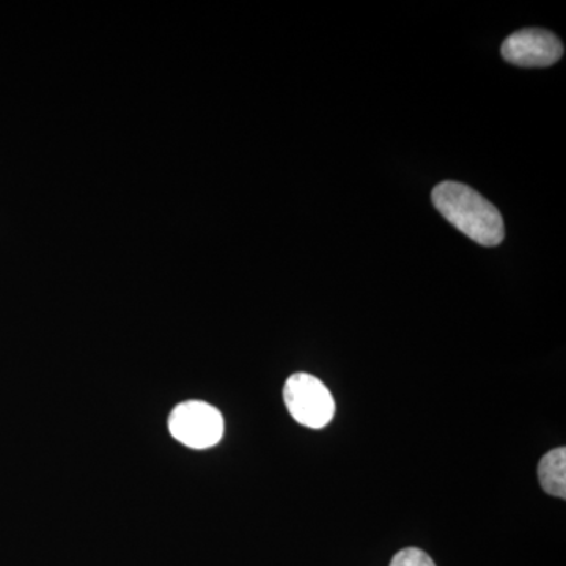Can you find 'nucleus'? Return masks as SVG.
Wrapping results in <instances>:
<instances>
[{
    "mask_svg": "<svg viewBox=\"0 0 566 566\" xmlns=\"http://www.w3.org/2000/svg\"><path fill=\"white\" fill-rule=\"evenodd\" d=\"M431 199L436 210L475 243L493 248L504 241L505 226L501 212L475 189L463 182L444 181L436 186Z\"/></svg>",
    "mask_w": 566,
    "mask_h": 566,
    "instance_id": "f257e3e1",
    "label": "nucleus"
},
{
    "mask_svg": "<svg viewBox=\"0 0 566 566\" xmlns=\"http://www.w3.org/2000/svg\"><path fill=\"white\" fill-rule=\"evenodd\" d=\"M283 400L297 423L319 430L335 416L333 394L318 378L308 374H294L283 387Z\"/></svg>",
    "mask_w": 566,
    "mask_h": 566,
    "instance_id": "f03ea898",
    "label": "nucleus"
},
{
    "mask_svg": "<svg viewBox=\"0 0 566 566\" xmlns=\"http://www.w3.org/2000/svg\"><path fill=\"white\" fill-rule=\"evenodd\" d=\"M170 434L189 449L203 450L219 444L223 436V417L205 401H186L174 409Z\"/></svg>",
    "mask_w": 566,
    "mask_h": 566,
    "instance_id": "7ed1b4c3",
    "label": "nucleus"
},
{
    "mask_svg": "<svg viewBox=\"0 0 566 566\" xmlns=\"http://www.w3.org/2000/svg\"><path fill=\"white\" fill-rule=\"evenodd\" d=\"M506 62L517 66H549L560 61L564 44L545 29H523L510 35L502 44Z\"/></svg>",
    "mask_w": 566,
    "mask_h": 566,
    "instance_id": "20e7f679",
    "label": "nucleus"
},
{
    "mask_svg": "<svg viewBox=\"0 0 566 566\" xmlns=\"http://www.w3.org/2000/svg\"><path fill=\"white\" fill-rule=\"evenodd\" d=\"M539 483L547 494L566 497V450L565 447L551 450L538 465Z\"/></svg>",
    "mask_w": 566,
    "mask_h": 566,
    "instance_id": "39448f33",
    "label": "nucleus"
},
{
    "mask_svg": "<svg viewBox=\"0 0 566 566\" xmlns=\"http://www.w3.org/2000/svg\"><path fill=\"white\" fill-rule=\"evenodd\" d=\"M390 566H436L433 558L417 547H406L395 554Z\"/></svg>",
    "mask_w": 566,
    "mask_h": 566,
    "instance_id": "423d86ee",
    "label": "nucleus"
}]
</instances>
